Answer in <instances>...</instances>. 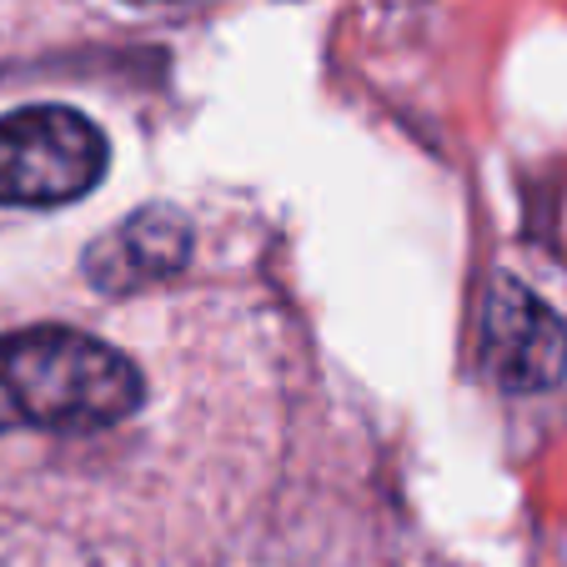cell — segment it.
<instances>
[{
    "label": "cell",
    "instance_id": "1",
    "mask_svg": "<svg viewBox=\"0 0 567 567\" xmlns=\"http://www.w3.org/2000/svg\"><path fill=\"white\" fill-rule=\"evenodd\" d=\"M136 362L101 337L31 327L0 337V432H101L141 408Z\"/></svg>",
    "mask_w": 567,
    "mask_h": 567
},
{
    "label": "cell",
    "instance_id": "2",
    "mask_svg": "<svg viewBox=\"0 0 567 567\" xmlns=\"http://www.w3.org/2000/svg\"><path fill=\"white\" fill-rule=\"evenodd\" d=\"M111 146L71 106H21L0 116V206H65L106 176Z\"/></svg>",
    "mask_w": 567,
    "mask_h": 567
},
{
    "label": "cell",
    "instance_id": "3",
    "mask_svg": "<svg viewBox=\"0 0 567 567\" xmlns=\"http://www.w3.org/2000/svg\"><path fill=\"white\" fill-rule=\"evenodd\" d=\"M482 372L503 392H547L567 372V327L537 291L497 277L482 301Z\"/></svg>",
    "mask_w": 567,
    "mask_h": 567
},
{
    "label": "cell",
    "instance_id": "4",
    "mask_svg": "<svg viewBox=\"0 0 567 567\" xmlns=\"http://www.w3.org/2000/svg\"><path fill=\"white\" fill-rule=\"evenodd\" d=\"M186 261H192V221L176 206L151 202L91 241L86 281L106 297H126L172 281Z\"/></svg>",
    "mask_w": 567,
    "mask_h": 567
}]
</instances>
